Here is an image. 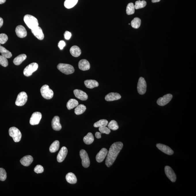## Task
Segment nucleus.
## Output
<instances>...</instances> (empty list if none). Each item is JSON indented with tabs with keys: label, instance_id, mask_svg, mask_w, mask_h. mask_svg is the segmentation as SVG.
<instances>
[{
	"label": "nucleus",
	"instance_id": "nucleus-6",
	"mask_svg": "<svg viewBox=\"0 0 196 196\" xmlns=\"http://www.w3.org/2000/svg\"><path fill=\"white\" fill-rule=\"evenodd\" d=\"M38 68V64L36 62L30 64L25 68L23 71L24 75L26 77L31 76L34 72L37 70Z\"/></svg>",
	"mask_w": 196,
	"mask_h": 196
},
{
	"label": "nucleus",
	"instance_id": "nucleus-7",
	"mask_svg": "<svg viewBox=\"0 0 196 196\" xmlns=\"http://www.w3.org/2000/svg\"><path fill=\"white\" fill-rule=\"evenodd\" d=\"M28 96L24 92H21L18 95L15 104L18 106H23L26 104L27 101Z\"/></svg>",
	"mask_w": 196,
	"mask_h": 196
},
{
	"label": "nucleus",
	"instance_id": "nucleus-26",
	"mask_svg": "<svg viewBox=\"0 0 196 196\" xmlns=\"http://www.w3.org/2000/svg\"><path fill=\"white\" fill-rule=\"evenodd\" d=\"M27 58V56L25 54H21L16 57L13 60L14 63L16 65H20Z\"/></svg>",
	"mask_w": 196,
	"mask_h": 196
},
{
	"label": "nucleus",
	"instance_id": "nucleus-24",
	"mask_svg": "<svg viewBox=\"0 0 196 196\" xmlns=\"http://www.w3.org/2000/svg\"><path fill=\"white\" fill-rule=\"evenodd\" d=\"M66 181L70 184H74L77 182V179L75 175L72 173H69L66 176Z\"/></svg>",
	"mask_w": 196,
	"mask_h": 196
},
{
	"label": "nucleus",
	"instance_id": "nucleus-37",
	"mask_svg": "<svg viewBox=\"0 0 196 196\" xmlns=\"http://www.w3.org/2000/svg\"><path fill=\"white\" fill-rule=\"evenodd\" d=\"M146 2L144 1H138L135 3L134 5L135 9H138L144 8L146 5Z\"/></svg>",
	"mask_w": 196,
	"mask_h": 196
},
{
	"label": "nucleus",
	"instance_id": "nucleus-40",
	"mask_svg": "<svg viewBox=\"0 0 196 196\" xmlns=\"http://www.w3.org/2000/svg\"><path fill=\"white\" fill-rule=\"evenodd\" d=\"M8 37L5 34H0V44H3L7 41Z\"/></svg>",
	"mask_w": 196,
	"mask_h": 196
},
{
	"label": "nucleus",
	"instance_id": "nucleus-17",
	"mask_svg": "<svg viewBox=\"0 0 196 196\" xmlns=\"http://www.w3.org/2000/svg\"><path fill=\"white\" fill-rule=\"evenodd\" d=\"M108 153V150L105 148H102L96 156V160L97 162L101 163L105 159L107 156Z\"/></svg>",
	"mask_w": 196,
	"mask_h": 196
},
{
	"label": "nucleus",
	"instance_id": "nucleus-25",
	"mask_svg": "<svg viewBox=\"0 0 196 196\" xmlns=\"http://www.w3.org/2000/svg\"><path fill=\"white\" fill-rule=\"evenodd\" d=\"M70 52L72 56L75 57L80 56L81 53L80 49L79 47L76 45L73 46L71 48Z\"/></svg>",
	"mask_w": 196,
	"mask_h": 196
},
{
	"label": "nucleus",
	"instance_id": "nucleus-47",
	"mask_svg": "<svg viewBox=\"0 0 196 196\" xmlns=\"http://www.w3.org/2000/svg\"><path fill=\"white\" fill-rule=\"evenodd\" d=\"M5 1H6V0H0V4L5 3Z\"/></svg>",
	"mask_w": 196,
	"mask_h": 196
},
{
	"label": "nucleus",
	"instance_id": "nucleus-12",
	"mask_svg": "<svg viewBox=\"0 0 196 196\" xmlns=\"http://www.w3.org/2000/svg\"><path fill=\"white\" fill-rule=\"evenodd\" d=\"M165 173L168 178L173 182L176 181V176L174 171L169 166H166L165 168Z\"/></svg>",
	"mask_w": 196,
	"mask_h": 196
},
{
	"label": "nucleus",
	"instance_id": "nucleus-31",
	"mask_svg": "<svg viewBox=\"0 0 196 196\" xmlns=\"http://www.w3.org/2000/svg\"><path fill=\"white\" fill-rule=\"evenodd\" d=\"M86 110V107L83 104H80L76 107L75 109V113L76 115H81L85 112Z\"/></svg>",
	"mask_w": 196,
	"mask_h": 196
},
{
	"label": "nucleus",
	"instance_id": "nucleus-44",
	"mask_svg": "<svg viewBox=\"0 0 196 196\" xmlns=\"http://www.w3.org/2000/svg\"><path fill=\"white\" fill-rule=\"evenodd\" d=\"M64 36L65 38L66 39L69 40L71 37V33L69 31H66L64 34Z\"/></svg>",
	"mask_w": 196,
	"mask_h": 196
},
{
	"label": "nucleus",
	"instance_id": "nucleus-46",
	"mask_svg": "<svg viewBox=\"0 0 196 196\" xmlns=\"http://www.w3.org/2000/svg\"><path fill=\"white\" fill-rule=\"evenodd\" d=\"M3 19L2 18L0 17V28L2 27L3 24Z\"/></svg>",
	"mask_w": 196,
	"mask_h": 196
},
{
	"label": "nucleus",
	"instance_id": "nucleus-8",
	"mask_svg": "<svg viewBox=\"0 0 196 196\" xmlns=\"http://www.w3.org/2000/svg\"><path fill=\"white\" fill-rule=\"evenodd\" d=\"M147 84L144 78L140 77L139 79L137 85V90L139 94H144L146 91Z\"/></svg>",
	"mask_w": 196,
	"mask_h": 196
},
{
	"label": "nucleus",
	"instance_id": "nucleus-39",
	"mask_svg": "<svg viewBox=\"0 0 196 196\" xmlns=\"http://www.w3.org/2000/svg\"><path fill=\"white\" fill-rule=\"evenodd\" d=\"M0 64L4 67H6L8 65L7 59L2 55H0Z\"/></svg>",
	"mask_w": 196,
	"mask_h": 196
},
{
	"label": "nucleus",
	"instance_id": "nucleus-48",
	"mask_svg": "<svg viewBox=\"0 0 196 196\" xmlns=\"http://www.w3.org/2000/svg\"><path fill=\"white\" fill-rule=\"evenodd\" d=\"M161 0H152V2L153 3H156L160 2Z\"/></svg>",
	"mask_w": 196,
	"mask_h": 196
},
{
	"label": "nucleus",
	"instance_id": "nucleus-27",
	"mask_svg": "<svg viewBox=\"0 0 196 196\" xmlns=\"http://www.w3.org/2000/svg\"><path fill=\"white\" fill-rule=\"evenodd\" d=\"M79 105V102L77 100L75 99L69 100L66 104V107L69 110L73 109Z\"/></svg>",
	"mask_w": 196,
	"mask_h": 196
},
{
	"label": "nucleus",
	"instance_id": "nucleus-5",
	"mask_svg": "<svg viewBox=\"0 0 196 196\" xmlns=\"http://www.w3.org/2000/svg\"><path fill=\"white\" fill-rule=\"evenodd\" d=\"M9 135L12 138L15 142H19L22 138V134L20 131L16 127H12L9 130Z\"/></svg>",
	"mask_w": 196,
	"mask_h": 196
},
{
	"label": "nucleus",
	"instance_id": "nucleus-32",
	"mask_svg": "<svg viewBox=\"0 0 196 196\" xmlns=\"http://www.w3.org/2000/svg\"><path fill=\"white\" fill-rule=\"evenodd\" d=\"M59 142L58 140H56L51 144L50 148V151L51 153L56 152L59 149Z\"/></svg>",
	"mask_w": 196,
	"mask_h": 196
},
{
	"label": "nucleus",
	"instance_id": "nucleus-36",
	"mask_svg": "<svg viewBox=\"0 0 196 196\" xmlns=\"http://www.w3.org/2000/svg\"><path fill=\"white\" fill-rule=\"evenodd\" d=\"M107 125L108 128L113 130H116L119 128L117 122L115 120L111 121Z\"/></svg>",
	"mask_w": 196,
	"mask_h": 196
},
{
	"label": "nucleus",
	"instance_id": "nucleus-38",
	"mask_svg": "<svg viewBox=\"0 0 196 196\" xmlns=\"http://www.w3.org/2000/svg\"><path fill=\"white\" fill-rule=\"evenodd\" d=\"M7 178V173L3 168H0V180L3 181Z\"/></svg>",
	"mask_w": 196,
	"mask_h": 196
},
{
	"label": "nucleus",
	"instance_id": "nucleus-11",
	"mask_svg": "<svg viewBox=\"0 0 196 196\" xmlns=\"http://www.w3.org/2000/svg\"><path fill=\"white\" fill-rule=\"evenodd\" d=\"M42 118V115L39 112L34 113L30 118V123L32 125H38Z\"/></svg>",
	"mask_w": 196,
	"mask_h": 196
},
{
	"label": "nucleus",
	"instance_id": "nucleus-1",
	"mask_svg": "<svg viewBox=\"0 0 196 196\" xmlns=\"http://www.w3.org/2000/svg\"><path fill=\"white\" fill-rule=\"evenodd\" d=\"M123 146V144L120 142L114 143L111 146L105 161V164L108 167L113 164Z\"/></svg>",
	"mask_w": 196,
	"mask_h": 196
},
{
	"label": "nucleus",
	"instance_id": "nucleus-22",
	"mask_svg": "<svg viewBox=\"0 0 196 196\" xmlns=\"http://www.w3.org/2000/svg\"><path fill=\"white\" fill-rule=\"evenodd\" d=\"M33 158L31 155H28L20 159L21 163L25 166H28L31 164L33 162Z\"/></svg>",
	"mask_w": 196,
	"mask_h": 196
},
{
	"label": "nucleus",
	"instance_id": "nucleus-34",
	"mask_svg": "<svg viewBox=\"0 0 196 196\" xmlns=\"http://www.w3.org/2000/svg\"><path fill=\"white\" fill-rule=\"evenodd\" d=\"M126 14L128 15L133 14L134 13L135 8L134 4L132 3H130L128 4L126 7Z\"/></svg>",
	"mask_w": 196,
	"mask_h": 196
},
{
	"label": "nucleus",
	"instance_id": "nucleus-23",
	"mask_svg": "<svg viewBox=\"0 0 196 196\" xmlns=\"http://www.w3.org/2000/svg\"><path fill=\"white\" fill-rule=\"evenodd\" d=\"M84 84L87 88L93 89L94 87H98L99 84L95 80H87L85 81Z\"/></svg>",
	"mask_w": 196,
	"mask_h": 196
},
{
	"label": "nucleus",
	"instance_id": "nucleus-21",
	"mask_svg": "<svg viewBox=\"0 0 196 196\" xmlns=\"http://www.w3.org/2000/svg\"><path fill=\"white\" fill-rule=\"evenodd\" d=\"M79 68L80 70L85 71L90 68V64L87 60L83 59L79 62Z\"/></svg>",
	"mask_w": 196,
	"mask_h": 196
},
{
	"label": "nucleus",
	"instance_id": "nucleus-19",
	"mask_svg": "<svg viewBox=\"0 0 196 196\" xmlns=\"http://www.w3.org/2000/svg\"><path fill=\"white\" fill-rule=\"evenodd\" d=\"M53 129L55 131H60L62 128V126L60 122L59 116H55L51 122Z\"/></svg>",
	"mask_w": 196,
	"mask_h": 196
},
{
	"label": "nucleus",
	"instance_id": "nucleus-15",
	"mask_svg": "<svg viewBox=\"0 0 196 196\" xmlns=\"http://www.w3.org/2000/svg\"><path fill=\"white\" fill-rule=\"evenodd\" d=\"M16 35L20 38H24L27 35V32L24 27L22 25L17 26L15 29Z\"/></svg>",
	"mask_w": 196,
	"mask_h": 196
},
{
	"label": "nucleus",
	"instance_id": "nucleus-29",
	"mask_svg": "<svg viewBox=\"0 0 196 196\" xmlns=\"http://www.w3.org/2000/svg\"><path fill=\"white\" fill-rule=\"evenodd\" d=\"M78 0H65L64 5L66 9H70L73 8L77 3Z\"/></svg>",
	"mask_w": 196,
	"mask_h": 196
},
{
	"label": "nucleus",
	"instance_id": "nucleus-4",
	"mask_svg": "<svg viewBox=\"0 0 196 196\" xmlns=\"http://www.w3.org/2000/svg\"><path fill=\"white\" fill-rule=\"evenodd\" d=\"M40 92L43 97L45 99L50 100L53 97L54 93L52 90L47 85H43L40 89Z\"/></svg>",
	"mask_w": 196,
	"mask_h": 196
},
{
	"label": "nucleus",
	"instance_id": "nucleus-18",
	"mask_svg": "<svg viewBox=\"0 0 196 196\" xmlns=\"http://www.w3.org/2000/svg\"><path fill=\"white\" fill-rule=\"evenodd\" d=\"M74 94L76 98L82 101L87 100L88 98V96L85 92L81 90H75L73 91Z\"/></svg>",
	"mask_w": 196,
	"mask_h": 196
},
{
	"label": "nucleus",
	"instance_id": "nucleus-13",
	"mask_svg": "<svg viewBox=\"0 0 196 196\" xmlns=\"http://www.w3.org/2000/svg\"><path fill=\"white\" fill-rule=\"evenodd\" d=\"M31 32L39 40H42L44 38V35L42 29L39 26L31 29Z\"/></svg>",
	"mask_w": 196,
	"mask_h": 196
},
{
	"label": "nucleus",
	"instance_id": "nucleus-16",
	"mask_svg": "<svg viewBox=\"0 0 196 196\" xmlns=\"http://www.w3.org/2000/svg\"><path fill=\"white\" fill-rule=\"evenodd\" d=\"M157 147L160 151L169 155H172L174 154V151L172 149L168 146L164 144H157Z\"/></svg>",
	"mask_w": 196,
	"mask_h": 196
},
{
	"label": "nucleus",
	"instance_id": "nucleus-45",
	"mask_svg": "<svg viewBox=\"0 0 196 196\" xmlns=\"http://www.w3.org/2000/svg\"><path fill=\"white\" fill-rule=\"evenodd\" d=\"M101 133L98 132H96L95 133V136L97 138L99 139L101 138Z\"/></svg>",
	"mask_w": 196,
	"mask_h": 196
},
{
	"label": "nucleus",
	"instance_id": "nucleus-35",
	"mask_svg": "<svg viewBox=\"0 0 196 196\" xmlns=\"http://www.w3.org/2000/svg\"><path fill=\"white\" fill-rule=\"evenodd\" d=\"M108 123V121L106 119H101L94 123V126L95 128L106 126Z\"/></svg>",
	"mask_w": 196,
	"mask_h": 196
},
{
	"label": "nucleus",
	"instance_id": "nucleus-28",
	"mask_svg": "<svg viewBox=\"0 0 196 196\" xmlns=\"http://www.w3.org/2000/svg\"><path fill=\"white\" fill-rule=\"evenodd\" d=\"M94 136L91 133H87V136L84 137L83 138V141L87 144H90L94 142Z\"/></svg>",
	"mask_w": 196,
	"mask_h": 196
},
{
	"label": "nucleus",
	"instance_id": "nucleus-42",
	"mask_svg": "<svg viewBox=\"0 0 196 196\" xmlns=\"http://www.w3.org/2000/svg\"><path fill=\"white\" fill-rule=\"evenodd\" d=\"M34 172L37 174L41 173L44 172V168L40 165H37L35 168Z\"/></svg>",
	"mask_w": 196,
	"mask_h": 196
},
{
	"label": "nucleus",
	"instance_id": "nucleus-41",
	"mask_svg": "<svg viewBox=\"0 0 196 196\" xmlns=\"http://www.w3.org/2000/svg\"><path fill=\"white\" fill-rule=\"evenodd\" d=\"M99 130L101 134L104 133V134H109L111 132L110 129L108 128V127H106V126L99 127Z\"/></svg>",
	"mask_w": 196,
	"mask_h": 196
},
{
	"label": "nucleus",
	"instance_id": "nucleus-2",
	"mask_svg": "<svg viewBox=\"0 0 196 196\" xmlns=\"http://www.w3.org/2000/svg\"><path fill=\"white\" fill-rule=\"evenodd\" d=\"M24 20L28 27L30 29L34 28L39 26L38 20L34 16L30 15H25Z\"/></svg>",
	"mask_w": 196,
	"mask_h": 196
},
{
	"label": "nucleus",
	"instance_id": "nucleus-10",
	"mask_svg": "<svg viewBox=\"0 0 196 196\" xmlns=\"http://www.w3.org/2000/svg\"><path fill=\"white\" fill-rule=\"evenodd\" d=\"M173 98V95L170 94H168L160 97L157 101V104L161 106H164L170 102Z\"/></svg>",
	"mask_w": 196,
	"mask_h": 196
},
{
	"label": "nucleus",
	"instance_id": "nucleus-30",
	"mask_svg": "<svg viewBox=\"0 0 196 196\" xmlns=\"http://www.w3.org/2000/svg\"><path fill=\"white\" fill-rule=\"evenodd\" d=\"M0 53L2 56L5 57L7 59L10 58L12 56V54L10 51L7 50L5 47L0 45Z\"/></svg>",
	"mask_w": 196,
	"mask_h": 196
},
{
	"label": "nucleus",
	"instance_id": "nucleus-20",
	"mask_svg": "<svg viewBox=\"0 0 196 196\" xmlns=\"http://www.w3.org/2000/svg\"><path fill=\"white\" fill-rule=\"evenodd\" d=\"M121 96L117 93L112 92L106 96L105 100L107 101H112L120 99Z\"/></svg>",
	"mask_w": 196,
	"mask_h": 196
},
{
	"label": "nucleus",
	"instance_id": "nucleus-9",
	"mask_svg": "<svg viewBox=\"0 0 196 196\" xmlns=\"http://www.w3.org/2000/svg\"><path fill=\"white\" fill-rule=\"evenodd\" d=\"M80 155L82 159L83 166L85 168L89 167L90 165V161L87 152L84 149L81 150Z\"/></svg>",
	"mask_w": 196,
	"mask_h": 196
},
{
	"label": "nucleus",
	"instance_id": "nucleus-14",
	"mask_svg": "<svg viewBox=\"0 0 196 196\" xmlns=\"http://www.w3.org/2000/svg\"><path fill=\"white\" fill-rule=\"evenodd\" d=\"M67 153V149L65 147H62L57 155V161L59 162H63L66 158Z\"/></svg>",
	"mask_w": 196,
	"mask_h": 196
},
{
	"label": "nucleus",
	"instance_id": "nucleus-43",
	"mask_svg": "<svg viewBox=\"0 0 196 196\" xmlns=\"http://www.w3.org/2000/svg\"><path fill=\"white\" fill-rule=\"evenodd\" d=\"M65 45H66V44H65V41H63V40H61V41H59V43H58V46L61 50H62L64 47L65 46Z\"/></svg>",
	"mask_w": 196,
	"mask_h": 196
},
{
	"label": "nucleus",
	"instance_id": "nucleus-33",
	"mask_svg": "<svg viewBox=\"0 0 196 196\" xmlns=\"http://www.w3.org/2000/svg\"><path fill=\"white\" fill-rule=\"evenodd\" d=\"M141 24V20L138 18H134L132 21L131 24L133 28L137 29L140 27Z\"/></svg>",
	"mask_w": 196,
	"mask_h": 196
},
{
	"label": "nucleus",
	"instance_id": "nucleus-3",
	"mask_svg": "<svg viewBox=\"0 0 196 196\" xmlns=\"http://www.w3.org/2000/svg\"><path fill=\"white\" fill-rule=\"evenodd\" d=\"M57 68L62 73L66 75H69L74 73L75 69L72 65L68 64L60 63Z\"/></svg>",
	"mask_w": 196,
	"mask_h": 196
}]
</instances>
